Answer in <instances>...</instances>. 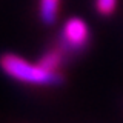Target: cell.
Listing matches in <instances>:
<instances>
[{
  "instance_id": "1",
  "label": "cell",
  "mask_w": 123,
  "mask_h": 123,
  "mask_svg": "<svg viewBox=\"0 0 123 123\" xmlns=\"http://www.w3.org/2000/svg\"><path fill=\"white\" fill-rule=\"evenodd\" d=\"M0 68L5 74L23 83L43 85V86H59L65 83V77L60 72L46 71L38 65H31L29 62L14 54H3L0 57Z\"/></svg>"
},
{
  "instance_id": "2",
  "label": "cell",
  "mask_w": 123,
  "mask_h": 123,
  "mask_svg": "<svg viewBox=\"0 0 123 123\" xmlns=\"http://www.w3.org/2000/svg\"><path fill=\"white\" fill-rule=\"evenodd\" d=\"M88 40H89V31L86 23L80 18H69L60 31L59 49L65 55H74L86 48Z\"/></svg>"
},
{
  "instance_id": "3",
  "label": "cell",
  "mask_w": 123,
  "mask_h": 123,
  "mask_svg": "<svg viewBox=\"0 0 123 123\" xmlns=\"http://www.w3.org/2000/svg\"><path fill=\"white\" fill-rule=\"evenodd\" d=\"M63 57H65V54L62 52L59 48H57V49H52V51L45 52L43 55L38 59L37 65H38L40 68L46 69V71L59 72V68H60L62 62H63Z\"/></svg>"
},
{
  "instance_id": "4",
  "label": "cell",
  "mask_w": 123,
  "mask_h": 123,
  "mask_svg": "<svg viewBox=\"0 0 123 123\" xmlns=\"http://www.w3.org/2000/svg\"><path fill=\"white\" fill-rule=\"evenodd\" d=\"M117 0H95V9L102 15H111L115 9Z\"/></svg>"
}]
</instances>
